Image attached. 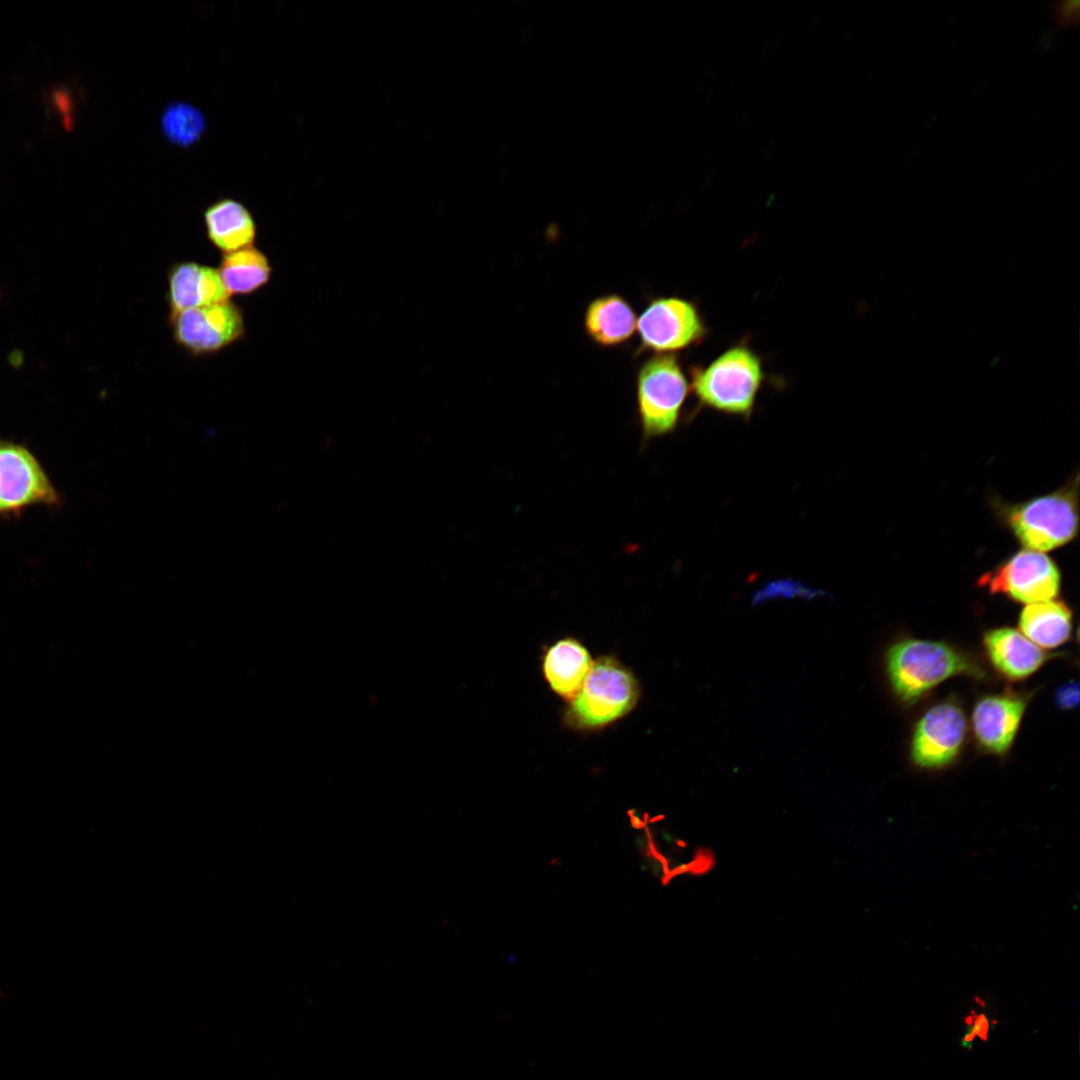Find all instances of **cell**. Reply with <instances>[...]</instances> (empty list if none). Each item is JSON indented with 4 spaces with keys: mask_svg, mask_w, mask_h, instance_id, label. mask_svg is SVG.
I'll return each instance as SVG.
<instances>
[{
    "mask_svg": "<svg viewBox=\"0 0 1080 1080\" xmlns=\"http://www.w3.org/2000/svg\"><path fill=\"white\" fill-rule=\"evenodd\" d=\"M885 669L891 689L904 704L915 703L951 677L985 674L971 656L951 644L915 638L901 639L887 649Z\"/></svg>",
    "mask_w": 1080,
    "mask_h": 1080,
    "instance_id": "1",
    "label": "cell"
},
{
    "mask_svg": "<svg viewBox=\"0 0 1080 1080\" xmlns=\"http://www.w3.org/2000/svg\"><path fill=\"white\" fill-rule=\"evenodd\" d=\"M764 378L759 355L739 343L705 367L692 368L690 390L699 407L748 419Z\"/></svg>",
    "mask_w": 1080,
    "mask_h": 1080,
    "instance_id": "2",
    "label": "cell"
},
{
    "mask_svg": "<svg viewBox=\"0 0 1080 1080\" xmlns=\"http://www.w3.org/2000/svg\"><path fill=\"white\" fill-rule=\"evenodd\" d=\"M1000 519L1025 549L1050 551L1078 532V477L1065 486L1020 503H996Z\"/></svg>",
    "mask_w": 1080,
    "mask_h": 1080,
    "instance_id": "3",
    "label": "cell"
},
{
    "mask_svg": "<svg viewBox=\"0 0 1080 1080\" xmlns=\"http://www.w3.org/2000/svg\"><path fill=\"white\" fill-rule=\"evenodd\" d=\"M638 698L639 686L631 671L613 657H600L572 698L566 720L577 729L602 728L629 713Z\"/></svg>",
    "mask_w": 1080,
    "mask_h": 1080,
    "instance_id": "4",
    "label": "cell"
},
{
    "mask_svg": "<svg viewBox=\"0 0 1080 1080\" xmlns=\"http://www.w3.org/2000/svg\"><path fill=\"white\" fill-rule=\"evenodd\" d=\"M689 390L676 354H655L641 365L636 378V401L643 444L676 430Z\"/></svg>",
    "mask_w": 1080,
    "mask_h": 1080,
    "instance_id": "5",
    "label": "cell"
},
{
    "mask_svg": "<svg viewBox=\"0 0 1080 1080\" xmlns=\"http://www.w3.org/2000/svg\"><path fill=\"white\" fill-rule=\"evenodd\" d=\"M640 346L636 354L674 353L697 345L707 327L697 305L677 296L652 299L637 319Z\"/></svg>",
    "mask_w": 1080,
    "mask_h": 1080,
    "instance_id": "6",
    "label": "cell"
},
{
    "mask_svg": "<svg viewBox=\"0 0 1080 1080\" xmlns=\"http://www.w3.org/2000/svg\"><path fill=\"white\" fill-rule=\"evenodd\" d=\"M978 586L1025 605L1055 599L1061 587L1056 563L1042 552L1023 549L987 571Z\"/></svg>",
    "mask_w": 1080,
    "mask_h": 1080,
    "instance_id": "7",
    "label": "cell"
},
{
    "mask_svg": "<svg viewBox=\"0 0 1080 1080\" xmlns=\"http://www.w3.org/2000/svg\"><path fill=\"white\" fill-rule=\"evenodd\" d=\"M60 503L36 456L23 444L0 440V517L19 515L35 505L57 507Z\"/></svg>",
    "mask_w": 1080,
    "mask_h": 1080,
    "instance_id": "8",
    "label": "cell"
},
{
    "mask_svg": "<svg viewBox=\"0 0 1080 1080\" xmlns=\"http://www.w3.org/2000/svg\"><path fill=\"white\" fill-rule=\"evenodd\" d=\"M967 717L961 704L949 698L927 709L916 722L910 743L912 763L939 770L960 755L967 737Z\"/></svg>",
    "mask_w": 1080,
    "mask_h": 1080,
    "instance_id": "9",
    "label": "cell"
},
{
    "mask_svg": "<svg viewBox=\"0 0 1080 1080\" xmlns=\"http://www.w3.org/2000/svg\"><path fill=\"white\" fill-rule=\"evenodd\" d=\"M175 343L193 356L210 355L245 334L242 309L231 300L169 314Z\"/></svg>",
    "mask_w": 1080,
    "mask_h": 1080,
    "instance_id": "10",
    "label": "cell"
},
{
    "mask_svg": "<svg viewBox=\"0 0 1080 1080\" xmlns=\"http://www.w3.org/2000/svg\"><path fill=\"white\" fill-rule=\"evenodd\" d=\"M1027 705L1028 696L1012 691L979 698L971 713V729L978 747L995 756L1007 754Z\"/></svg>",
    "mask_w": 1080,
    "mask_h": 1080,
    "instance_id": "11",
    "label": "cell"
},
{
    "mask_svg": "<svg viewBox=\"0 0 1080 1080\" xmlns=\"http://www.w3.org/2000/svg\"><path fill=\"white\" fill-rule=\"evenodd\" d=\"M982 644L993 668L1012 681L1030 677L1055 656L1012 627H998L986 631Z\"/></svg>",
    "mask_w": 1080,
    "mask_h": 1080,
    "instance_id": "12",
    "label": "cell"
},
{
    "mask_svg": "<svg viewBox=\"0 0 1080 1080\" xmlns=\"http://www.w3.org/2000/svg\"><path fill=\"white\" fill-rule=\"evenodd\" d=\"M167 282L170 313L231 300L217 268L194 261H181L171 265Z\"/></svg>",
    "mask_w": 1080,
    "mask_h": 1080,
    "instance_id": "13",
    "label": "cell"
},
{
    "mask_svg": "<svg viewBox=\"0 0 1080 1080\" xmlns=\"http://www.w3.org/2000/svg\"><path fill=\"white\" fill-rule=\"evenodd\" d=\"M208 240L223 254L254 245L257 226L250 210L233 198H220L203 213Z\"/></svg>",
    "mask_w": 1080,
    "mask_h": 1080,
    "instance_id": "14",
    "label": "cell"
},
{
    "mask_svg": "<svg viewBox=\"0 0 1080 1080\" xmlns=\"http://www.w3.org/2000/svg\"><path fill=\"white\" fill-rule=\"evenodd\" d=\"M584 328L592 342L612 347L631 338L637 329V317L623 296L606 294L593 299L586 307Z\"/></svg>",
    "mask_w": 1080,
    "mask_h": 1080,
    "instance_id": "15",
    "label": "cell"
},
{
    "mask_svg": "<svg viewBox=\"0 0 1080 1080\" xmlns=\"http://www.w3.org/2000/svg\"><path fill=\"white\" fill-rule=\"evenodd\" d=\"M592 660L587 649L572 638L555 642L546 651L544 676L558 695L572 699L581 688Z\"/></svg>",
    "mask_w": 1080,
    "mask_h": 1080,
    "instance_id": "16",
    "label": "cell"
},
{
    "mask_svg": "<svg viewBox=\"0 0 1080 1080\" xmlns=\"http://www.w3.org/2000/svg\"><path fill=\"white\" fill-rule=\"evenodd\" d=\"M1019 631L1043 649L1057 648L1066 643L1073 629V614L1063 601L1049 600L1025 605L1019 620Z\"/></svg>",
    "mask_w": 1080,
    "mask_h": 1080,
    "instance_id": "17",
    "label": "cell"
},
{
    "mask_svg": "<svg viewBox=\"0 0 1080 1080\" xmlns=\"http://www.w3.org/2000/svg\"><path fill=\"white\" fill-rule=\"evenodd\" d=\"M217 270L230 296L257 291L272 274L269 259L254 245L223 254Z\"/></svg>",
    "mask_w": 1080,
    "mask_h": 1080,
    "instance_id": "18",
    "label": "cell"
},
{
    "mask_svg": "<svg viewBox=\"0 0 1080 1080\" xmlns=\"http://www.w3.org/2000/svg\"><path fill=\"white\" fill-rule=\"evenodd\" d=\"M160 125L166 140L183 148L199 142L207 127L204 114L184 101L169 103L161 114Z\"/></svg>",
    "mask_w": 1080,
    "mask_h": 1080,
    "instance_id": "19",
    "label": "cell"
},
{
    "mask_svg": "<svg viewBox=\"0 0 1080 1080\" xmlns=\"http://www.w3.org/2000/svg\"><path fill=\"white\" fill-rule=\"evenodd\" d=\"M967 1025V1031L962 1038V1045L970 1047L975 1037H979L981 1040L986 1041L990 1030V1021L985 1014H975L973 1011L971 1015L965 1018Z\"/></svg>",
    "mask_w": 1080,
    "mask_h": 1080,
    "instance_id": "20",
    "label": "cell"
},
{
    "mask_svg": "<svg viewBox=\"0 0 1080 1080\" xmlns=\"http://www.w3.org/2000/svg\"><path fill=\"white\" fill-rule=\"evenodd\" d=\"M1055 703L1061 710H1071L1079 703V686L1075 681H1069L1060 686L1055 692Z\"/></svg>",
    "mask_w": 1080,
    "mask_h": 1080,
    "instance_id": "21",
    "label": "cell"
},
{
    "mask_svg": "<svg viewBox=\"0 0 1080 1080\" xmlns=\"http://www.w3.org/2000/svg\"><path fill=\"white\" fill-rule=\"evenodd\" d=\"M1078 1H1061L1055 4L1054 15L1057 23L1065 27L1078 22Z\"/></svg>",
    "mask_w": 1080,
    "mask_h": 1080,
    "instance_id": "22",
    "label": "cell"
},
{
    "mask_svg": "<svg viewBox=\"0 0 1080 1080\" xmlns=\"http://www.w3.org/2000/svg\"><path fill=\"white\" fill-rule=\"evenodd\" d=\"M24 352L20 348L12 349L7 355V362L13 369L19 370L24 366Z\"/></svg>",
    "mask_w": 1080,
    "mask_h": 1080,
    "instance_id": "23",
    "label": "cell"
},
{
    "mask_svg": "<svg viewBox=\"0 0 1080 1080\" xmlns=\"http://www.w3.org/2000/svg\"><path fill=\"white\" fill-rule=\"evenodd\" d=\"M5 295H6L5 289L2 286H0V305L3 302V300L5 298Z\"/></svg>",
    "mask_w": 1080,
    "mask_h": 1080,
    "instance_id": "24",
    "label": "cell"
}]
</instances>
